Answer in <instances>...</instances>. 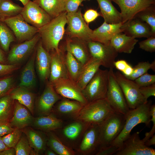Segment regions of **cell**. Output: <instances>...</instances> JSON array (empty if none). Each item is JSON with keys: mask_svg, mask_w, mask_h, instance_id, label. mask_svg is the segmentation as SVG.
<instances>
[{"mask_svg": "<svg viewBox=\"0 0 155 155\" xmlns=\"http://www.w3.org/2000/svg\"><path fill=\"white\" fill-rule=\"evenodd\" d=\"M67 12L64 11L52 19L49 23L38 29V33L42 45L48 52H60L59 44L62 39L67 24Z\"/></svg>", "mask_w": 155, "mask_h": 155, "instance_id": "1", "label": "cell"}, {"mask_svg": "<svg viewBox=\"0 0 155 155\" xmlns=\"http://www.w3.org/2000/svg\"><path fill=\"white\" fill-rule=\"evenodd\" d=\"M151 104V101H148L135 108L130 109L125 115V122L122 130L111 145L119 148L130 135L133 129L139 124L144 123L147 126H150L151 118L150 109Z\"/></svg>", "mask_w": 155, "mask_h": 155, "instance_id": "2", "label": "cell"}, {"mask_svg": "<svg viewBox=\"0 0 155 155\" xmlns=\"http://www.w3.org/2000/svg\"><path fill=\"white\" fill-rule=\"evenodd\" d=\"M115 112L106 99L95 100L84 105L75 120L87 126L100 125Z\"/></svg>", "mask_w": 155, "mask_h": 155, "instance_id": "3", "label": "cell"}, {"mask_svg": "<svg viewBox=\"0 0 155 155\" xmlns=\"http://www.w3.org/2000/svg\"><path fill=\"white\" fill-rule=\"evenodd\" d=\"M125 119V115L115 112L99 125V150L112 144L122 130Z\"/></svg>", "mask_w": 155, "mask_h": 155, "instance_id": "4", "label": "cell"}, {"mask_svg": "<svg viewBox=\"0 0 155 155\" xmlns=\"http://www.w3.org/2000/svg\"><path fill=\"white\" fill-rule=\"evenodd\" d=\"M108 82V70L100 68L82 90L88 103L106 98Z\"/></svg>", "mask_w": 155, "mask_h": 155, "instance_id": "5", "label": "cell"}, {"mask_svg": "<svg viewBox=\"0 0 155 155\" xmlns=\"http://www.w3.org/2000/svg\"><path fill=\"white\" fill-rule=\"evenodd\" d=\"M106 98L116 113L125 115L130 109L112 68L108 70V85Z\"/></svg>", "mask_w": 155, "mask_h": 155, "instance_id": "6", "label": "cell"}, {"mask_svg": "<svg viewBox=\"0 0 155 155\" xmlns=\"http://www.w3.org/2000/svg\"><path fill=\"white\" fill-rule=\"evenodd\" d=\"M130 109H134L148 102L140 93V87L134 81L129 80L117 71L114 72Z\"/></svg>", "mask_w": 155, "mask_h": 155, "instance_id": "7", "label": "cell"}, {"mask_svg": "<svg viewBox=\"0 0 155 155\" xmlns=\"http://www.w3.org/2000/svg\"><path fill=\"white\" fill-rule=\"evenodd\" d=\"M66 18L67 32L71 38L86 42L91 40L93 30L85 21L80 9L75 12H67Z\"/></svg>", "mask_w": 155, "mask_h": 155, "instance_id": "8", "label": "cell"}, {"mask_svg": "<svg viewBox=\"0 0 155 155\" xmlns=\"http://www.w3.org/2000/svg\"><path fill=\"white\" fill-rule=\"evenodd\" d=\"M87 42L91 57L98 60L101 65L106 68L115 67L114 63L118 53L110 43L104 44L91 40Z\"/></svg>", "mask_w": 155, "mask_h": 155, "instance_id": "9", "label": "cell"}, {"mask_svg": "<svg viewBox=\"0 0 155 155\" xmlns=\"http://www.w3.org/2000/svg\"><path fill=\"white\" fill-rule=\"evenodd\" d=\"M3 21L13 32L20 42L31 39L38 32V29L27 22L20 14L5 18Z\"/></svg>", "mask_w": 155, "mask_h": 155, "instance_id": "10", "label": "cell"}, {"mask_svg": "<svg viewBox=\"0 0 155 155\" xmlns=\"http://www.w3.org/2000/svg\"><path fill=\"white\" fill-rule=\"evenodd\" d=\"M114 155H155V150L146 146L137 132L127 137Z\"/></svg>", "mask_w": 155, "mask_h": 155, "instance_id": "11", "label": "cell"}, {"mask_svg": "<svg viewBox=\"0 0 155 155\" xmlns=\"http://www.w3.org/2000/svg\"><path fill=\"white\" fill-rule=\"evenodd\" d=\"M100 148L99 125L88 126L83 133L77 152L82 155H96Z\"/></svg>", "mask_w": 155, "mask_h": 155, "instance_id": "12", "label": "cell"}, {"mask_svg": "<svg viewBox=\"0 0 155 155\" xmlns=\"http://www.w3.org/2000/svg\"><path fill=\"white\" fill-rule=\"evenodd\" d=\"M20 14L27 22L38 29L52 19L38 4L30 0L24 6Z\"/></svg>", "mask_w": 155, "mask_h": 155, "instance_id": "13", "label": "cell"}, {"mask_svg": "<svg viewBox=\"0 0 155 155\" xmlns=\"http://www.w3.org/2000/svg\"><path fill=\"white\" fill-rule=\"evenodd\" d=\"M52 85L56 92L62 98L78 101L84 105L88 103L82 90L70 78L61 79Z\"/></svg>", "mask_w": 155, "mask_h": 155, "instance_id": "14", "label": "cell"}, {"mask_svg": "<svg viewBox=\"0 0 155 155\" xmlns=\"http://www.w3.org/2000/svg\"><path fill=\"white\" fill-rule=\"evenodd\" d=\"M112 1L120 8L122 24L132 18L139 12L155 3V0Z\"/></svg>", "mask_w": 155, "mask_h": 155, "instance_id": "15", "label": "cell"}, {"mask_svg": "<svg viewBox=\"0 0 155 155\" xmlns=\"http://www.w3.org/2000/svg\"><path fill=\"white\" fill-rule=\"evenodd\" d=\"M40 38L38 33L31 39L14 46L8 55V62L15 64L23 61L32 52Z\"/></svg>", "mask_w": 155, "mask_h": 155, "instance_id": "16", "label": "cell"}, {"mask_svg": "<svg viewBox=\"0 0 155 155\" xmlns=\"http://www.w3.org/2000/svg\"><path fill=\"white\" fill-rule=\"evenodd\" d=\"M121 28L122 32L135 38H148L152 36L150 26L140 19L135 17L123 24Z\"/></svg>", "mask_w": 155, "mask_h": 155, "instance_id": "17", "label": "cell"}, {"mask_svg": "<svg viewBox=\"0 0 155 155\" xmlns=\"http://www.w3.org/2000/svg\"><path fill=\"white\" fill-rule=\"evenodd\" d=\"M84 123L77 120L67 125L61 129V138L67 145L73 149L74 144L82 137L87 127Z\"/></svg>", "mask_w": 155, "mask_h": 155, "instance_id": "18", "label": "cell"}, {"mask_svg": "<svg viewBox=\"0 0 155 155\" xmlns=\"http://www.w3.org/2000/svg\"><path fill=\"white\" fill-rule=\"evenodd\" d=\"M51 57L49 82L53 84L61 79L70 78L65 63L64 54L61 50L54 51Z\"/></svg>", "mask_w": 155, "mask_h": 155, "instance_id": "19", "label": "cell"}, {"mask_svg": "<svg viewBox=\"0 0 155 155\" xmlns=\"http://www.w3.org/2000/svg\"><path fill=\"white\" fill-rule=\"evenodd\" d=\"M62 98L56 92L53 85L49 82L38 100V112L43 115L50 114L55 104Z\"/></svg>", "mask_w": 155, "mask_h": 155, "instance_id": "20", "label": "cell"}, {"mask_svg": "<svg viewBox=\"0 0 155 155\" xmlns=\"http://www.w3.org/2000/svg\"><path fill=\"white\" fill-rule=\"evenodd\" d=\"M35 57L37 71L40 80L45 81L49 78L51 57L40 41L37 47Z\"/></svg>", "mask_w": 155, "mask_h": 155, "instance_id": "21", "label": "cell"}, {"mask_svg": "<svg viewBox=\"0 0 155 155\" xmlns=\"http://www.w3.org/2000/svg\"><path fill=\"white\" fill-rule=\"evenodd\" d=\"M57 102L55 108L56 114L62 118L74 120L84 105L78 101L63 98Z\"/></svg>", "mask_w": 155, "mask_h": 155, "instance_id": "22", "label": "cell"}, {"mask_svg": "<svg viewBox=\"0 0 155 155\" xmlns=\"http://www.w3.org/2000/svg\"><path fill=\"white\" fill-rule=\"evenodd\" d=\"M122 24V22L113 24L104 21L101 26L93 30L91 40L104 44L110 43L115 34L122 32L121 28Z\"/></svg>", "mask_w": 155, "mask_h": 155, "instance_id": "23", "label": "cell"}, {"mask_svg": "<svg viewBox=\"0 0 155 155\" xmlns=\"http://www.w3.org/2000/svg\"><path fill=\"white\" fill-rule=\"evenodd\" d=\"M25 106L16 101L13 116L9 122L14 127L22 129L32 124L34 118Z\"/></svg>", "mask_w": 155, "mask_h": 155, "instance_id": "24", "label": "cell"}, {"mask_svg": "<svg viewBox=\"0 0 155 155\" xmlns=\"http://www.w3.org/2000/svg\"><path fill=\"white\" fill-rule=\"evenodd\" d=\"M36 155L44 153L47 147V137L41 132L28 127L22 129Z\"/></svg>", "mask_w": 155, "mask_h": 155, "instance_id": "25", "label": "cell"}, {"mask_svg": "<svg viewBox=\"0 0 155 155\" xmlns=\"http://www.w3.org/2000/svg\"><path fill=\"white\" fill-rule=\"evenodd\" d=\"M63 124V120L50 114L34 119L32 125L38 129L47 132L61 129Z\"/></svg>", "mask_w": 155, "mask_h": 155, "instance_id": "26", "label": "cell"}, {"mask_svg": "<svg viewBox=\"0 0 155 155\" xmlns=\"http://www.w3.org/2000/svg\"><path fill=\"white\" fill-rule=\"evenodd\" d=\"M122 33L115 34L111 40V44L118 53H131L138 40Z\"/></svg>", "mask_w": 155, "mask_h": 155, "instance_id": "27", "label": "cell"}, {"mask_svg": "<svg viewBox=\"0 0 155 155\" xmlns=\"http://www.w3.org/2000/svg\"><path fill=\"white\" fill-rule=\"evenodd\" d=\"M100 66L101 63L98 60L91 57L83 66L78 78L75 82L82 90L92 79Z\"/></svg>", "mask_w": 155, "mask_h": 155, "instance_id": "28", "label": "cell"}, {"mask_svg": "<svg viewBox=\"0 0 155 155\" xmlns=\"http://www.w3.org/2000/svg\"><path fill=\"white\" fill-rule=\"evenodd\" d=\"M100 10V16L104 21L109 24H117L122 22V18L119 12L113 6L112 0H96Z\"/></svg>", "mask_w": 155, "mask_h": 155, "instance_id": "29", "label": "cell"}, {"mask_svg": "<svg viewBox=\"0 0 155 155\" xmlns=\"http://www.w3.org/2000/svg\"><path fill=\"white\" fill-rule=\"evenodd\" d=\"M68 40L71 53L77 60L84 65L91 58L87 42L78 39Z\"/></svg>", "mask_w": 155, "mask_h": 155, "instance_id": "30", "label": "cell"}, {"mask_svg": "<svg viewBox=\"0 0 155 155\" xmlns=\"http://www.w3.org/2000/svg\"><path fill=\"white\" fill-rule=\"evenodd\" d=\"M9 94L13 100L25 106L33 114L34 96L28 88L19 86L11 90Z\"/></svg>", "mask_w": 155, "mask_h": 155, "instance_id": "31", "label": "cell"}, {"mask_svg": "<svg viewBox=\"0 0 155 155\" xmlns=\"http://www.w3.org/2000/svg\"><path fill=\"white\" fill-rule=\"evenodd\" d=\"M47 146L57 155H75L77 152L64 143L55 134L47 132Z\"/></svg>", "mask_w": 155, "mask_h": 155, "instance_id": "32", "label": "cell"}, {"mask_svg": "<svg viewBox=\"0 0 155 155\" xmlns=\"http://www.w3.org/2000/svg\"><path fill=\"white\" fill-rule=\"evenodd\" d=\"M35 55H33L23 70L20 77L19 86L27 88L34 86L36 83L34 65Z\"/></svg>", "mask_w": 155, "mask_h": 155, "instance_id": "33", "label": "cell"}, {"mask_svg": "<svg viewBox=\"0 0 155 155\" xmlns=\"http://www.w3.org/2000/svg\"><path fill=\"white\" fill-rule=\"evenodd\" d=\"M53 19L65 11V0H33Z\"/></svg>", "mask_w": 155, "mask_h": 155, "instance_id": "34", "label": "cell"}, {"mask_svg": "<svg viewBox=\"0 0 155 155\" xmlns=\"http://www.w3.org/2000/svg\"><path fill=\"white\" fill-rule=\"evenodd\" d=\"M66 53L64 55L65 65L70 78L76 82L80 74L83 65L71 53L68 40L66 42Z\"/></svg>", "mask_w": 155, "mask_h": 155, "instance_id": "35", "label": "cell"}, {"mask_svg": "<svg viewBox=\"0 0 155 155\" xmlns=\"http://www.w3.org/2000/svg\"><path fill=\"white\" fill-rule=\"evenodd\" d=\"M23 9V7L14 3L11 0L0 1V15L4 18L20 14Z\"/></svg>", "mask_w": 155, "mask_h": 155, "instance_id": "36", "label": "cell"}, {"mask_svg": "<svg viewBox=\"0 0 155 155\" xmlns=\"http://www.w3.org/2000/svg\"><path fill=\"white\" fill-rule=\"evenodd\" d=\"M15 41L11 30L3 21H0V46L3 51L7 52L11 43Z\"/></svg>", "mask_w": 155, "mask_h": 155, "instance_id": "37", "label": "cell"}, {"mask_svg": "<svg viewBox=\"0 0 155 155\" xmlns=\"http://www.w3.org/2000/svg\"><path fill=\"white\" fill-rule=\"evenodd\" d=\"M13 100L9 94L0 98V122L9 121Z\"/></svg>", "mask_w": 155, "mask_h": 155, "instance_id": "38", "label": "cell"}, {"mask_svg": "<svg viewBox=\"0 0 155 155\" xmlns=\"http://www.w3.org/2000/svg\"><path fill=\"white\" fill-rule=\"evenodd\" d=\"M134 17L138 18L147 24L151 28L152 36H155V5H152L139 12Z\"/></svg>", "mask_w": 155, "mask_h": 155, "instance_id": "39", "label": "cell"}, {"mask_svg": "<svg viewBox=\"0 0 155 155\" xmlns=\"http://www.w3.org/2000/svg\"><path fill=\"white\" fill-rule=\"evenodd\" d=\"M133 72L131 74L125 77L129 80L134 81L140 76L147 72L150 69H151L155 71V61H154L151 63L148 61L140 62L133 67Z\"/></svg>", "mask_w": 155, "mask_h": 155, "instance_id": "40", "label": "cell"}, {"mask_svg": "<svg viewBox=\"0 0 155 155\" xmlns=\"http://www.w3.org/2000/svg\"><path fill=\"white\" fill-rule=\"evenodd\" d=\"M23 132L22 129L15 128L11 132L2 137L3 141L7 148L14 147Z\"/></svg>", "mask_w": 155, "mask_h": 155, "instance_id": "41", "label": "cell"}, {"mask_svg": "<svg viewBox=\"0 0 155 155\" xmlns=\"http://www.w3.org/2000/svg\"><path fill=\"white\" fill-rule=\"evenodd\" d=\"M14 148L16 150V155H30L32 150L26 135L23 132Z\"/></svg>", "mask_w": 155, "mask_h": 155, "instance_id": "42", "label": "cell"}, {"mask_svg": "<svg viewBox=\"0 0 155 155\" xmlns=\"http://www.w3.org/2000/svg\"><path fill=\"white\" fill-rule=\"evenodd\" d=\"M14 83V80L12 77L0 78V98L9 93L12 89Z\"/></svg>", "mask_w": 155, "mask_h": 155, "instance_id": "43", "label": "cell"}, {"mask_svg": "<svg viewBox=\"0 0 155 155\" xmlns=\"http://www.w3.org/2000/svg\"><path fill=\"white\" fill-rule=\"evenodd\" d=\"M134 81L139 87L149 86L155 83V75L147 72Z\"/></svg>", "mask_w": 155, "mask_h": 155, "instance_id": "44", "label": "cell"}, {"mask_svg": "<svg viewBox=\"0 0 155 155\" xmlns=\"http://www.w3.org/2000/svg\"><path fill=\"white\" fill-rule=\"evenodd\" d=\"M139 43V48L150 53L155 51V36H151Z\"/></svg>", "mask_w": 155, "mask_h": 155, "instance_id": "45", "label": "cell"}, {"mask_svg": "<svg viewBox=\"0 0 155 155\" xmlns=\"http://www.w3.org/2000/svg\"><path fill=\"white\" fill-rule=\"evenodd\" d=\"M90 0H65V11L67 12H74L78 10L82 2Z\"/></svg>", "mask_w": 155, "mask_h": 155, "instance_id": "46", "label": "cell"}, {"mask_svg": "<svg viewBox=\"0 0 155 155\" xmlns=\"http://www.w3.org/2000/svg\"><path fill=\"white\" fill-rule=\"evenodd\" d=\"M140 91L146 101L151 96H155V83L151 85L139 88Z\"/></svg>", "mask_w": 155, "mask_h": 155, "instance_id": "47", "label": "cell"}, {"mask_svg": "<svg viewBox=\"0 0 155 155\" xmlns=\"http://www.w3.org/2000/svg\"><path fill=\"white\" fill-rule=\"evenodd\" d=\"M100 16V13L97 10L93 9H89L85 12L84 19L88 24L95 20L99 16Z\"/></svg>", "mask_w": 155, "mask_h": 155, "instance_id": "48", "label": "cell"}, {"mask_svg": "<svg viewBox=\"0 0 155 155\" xmlns=\"http://www.w3.org/2000/svg\"><path fill=\"white\" fill-rule=\"evenodd\" d=\"M16 68L15 64L0 63V78L5 77Z\"/></svg>", "mask_w": 155, "mask_h": 155, "instance_id": "49", "label": "cell"}, {"mask_svg": "<svg viewBox=\"0 0 155 155\" xmlns=\"http://www.w3.org/2000/svg\"><path fill=\"white\" fill-rule=\"evenodd\" d=\"M15 128L9 121L0 122V137H2L10 133Z\"/></svg>", "mask_w": 155, "mask_h": 155, "instance_id": "50", "label": "cell"}, {"mask_svg": "<svg viewBox=\"0 0 155 155\" xmlns=\"http://www.w3.org/2000/svg\"><path fill=\"white\" fill-rule=\"evenodd\" d=\"M118 147L111 145L105 148L100 149L96 155H114L119 149Z\"/></svg>", "mask_w": 155, "mask_h": 155, "instance_id": "51", "label": "cell"}, {"mask_svg": "<svg viewBox=\"0 0 155 155\" xmlns=\"http://www.w3.org/2000/svg\"><path fill=\"white\" fill-rule=\"evenodd\" d=\"M127 61L124 60H120L115 61L114 67L123 73L129 65Z\"/></svg>", "mask_w": 155, "mask_h": 155, "instance_id": "52", "label": "cell"}, {"mask_svg": "<svg viewBox=\"0 0 155 155\" xmlns=\"http://www.w3.org/2000/svg\"><path fill=\"white\" fill-rule=\"evenodd\" d=\"M153 123L152 129L149 132H146L145 134V137L142 139L145 142L154 135L155 132V121L152 122Z\"/></svg>", "mask_w": 155, "mask_h": 155, "instance_id": "53", "label": "cell"}, {"mask_svg": "<svg viewBox=\"0 0 155 155\" xmlns=\"http://www.w3.org/2000/svg\"><path fill=\"white\" fill-rule=\"evenodd\" d=\"M16 152L14 147L8 148L0 153V155H16Z\"/></svg>", "mask_w": 155, "mask_h": 155, "instance_id": "54", "label": "cell"}, {"mask_svg": "<svg viewBox=\"0 0 155 155\" xmlns=\"http://www.w3.org/2000/svg\"><path fill=\"white\" fill-rule=\"evenodd\" d=\"M145 145L148 147L155 145V135L154 134L145 142Z\"/></svg>", "mask_w": 155, "mask_h": 155, "instance_id": "55", "label": "cell"}, {"mask_svg": "<svg viewBox=\"0 0 155 155\" xmlns=\"http://www.w3.org/2000/svg\"><path fill=\"white\" fill-rule=\"evenodd\" d=\"M6 58L3 50L0 46V63L6 64Z\"/></svg>", "mask_w": 155, "mask_h": 155, "instance_id": "56", "label": "cell"}, {"mask_svg": "<svg viewBox=\"0 0 155 155\" xmlns=\"http://www.w3.org/2000/svg\"><path fill=\"white\" fill-rule=\"evenodd\" d=\"M7 148H8L6 146L3 141L2 137H0V153Z\"/></svg>", "mask_w": 155, "mask_h": 155, "instance_id": "57", "label": "cell"}, {"mask_svg": "<svg viewBox=\"0 0 155 155\" xmlns=\"http://www.w3.org/2000/svg\"><path fill=\"white\" fill-rule=\"evenodd\" d=\"M46 155H57V154L53 150L50 148H46L44 153Z\"/></svg>", "mask_w": 155, "mask_h": 155, "instance_id": "58", "label": "cell"}, {"mask_svg": "<svg viewBox=\"0 0 155 155\" xmlns=\"http://www.w3.org/2000/svg\"><path fill=\"white\" fill-rule=\"evenodd\" d=\"M20 1L24 6L26 5L30 0H18Z\"/></svg>", "mask_w": 155, "mask_h": 155, "instance_id": "59", "label": "cell"}, {"mask_svg": "<svg viewBox=\"0 0 155 155\" xmlns=\"http://www.w3.org/2000/svg\"><path fill=\"white\" fill-rule=\"evenodd\" d=\"M5 18L0 15V21H3Z\"/></svg>", "mask_w": 155, "mask_h": 155, "instance_id": "60", "label": "cell"}, {"mask_svg": "<svg viewBox=\"0 0 155 155\" xmlns=\"http://www.w3.org/2000/svg\"></svg>", "mask_w": 155, "mask_h": 155, "instance_id": "61", "label": "cell"}]
</instances>
